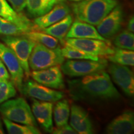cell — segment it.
Wrapping results in <instances>:
<instances>
[{"label": "cell", "mask_w": 134, "mask_h": 134, "mask_svg": "<svg viewBox=\"0 0 134 134\" xmlns=\"http://www.w3.org/2000/svg\"><path fill=\"white\" fill-rule=\"evenodd\" d=\"M68 86L70 96L76 100H116L120 98L109 75L104 70L68 80Z\"/></svg>", "instance_id": "obj_1"}, {"label": "cell", "mask_w": 134, "mask_h": 134, "mask_svg": "<svg viewBox=\"0 0 134 134\" xmlns=\"http://www.w3.org/2000/svg\"><path fill=\"white\" fill-rule=\"evenodd\" d=\"M118 4L116 0H82L72 4L78 21L97 26Z\"/></svg>", "instance_id": "obj_2"}, {"label": "cell", "mask_w": 134, "mask_h": 134, "mask_svg": "<svg viewBox=\"0 0 134 134\" xmlns=\"http://www.w3.org/2000/svg\"><path fill=\"white\" fill-rule=\"evenodd\" d=\"M0 104V113L4 118L21 124L37 126L31 109L24 98L8 99Z\"/></svg>", "instance_id": "obj_3"}, {"label": "cell", "mask_w": 134, "mask_h": 134, "mask_svg": "<svg viewBox=\"0 0 134 134\" xmlns=\"http://www.w3.org/2000/svg\"><path fill=\"white\" fill-rule=\"evenodd\" d=\"M64 61L65 58L60 47L50 48L36 43L30 55L29 65L30 69L32 70H44L62 65Z\"/></svg>", "instance_id": "obj_4"}, {"label": "cell", "mask_w": 134, "mask_h": 134, "mask_svg": "<svg viewBox=\"0 0 134 134\" xmlns=\"http://www.w3.org/2000/svg\"><path fill=\"white\" fill-rule=\"evenodd\" d=\"M1 40L12 50L24 70V75L29 78L31 75L29 59L36 42L24 36H4Z\"/></svg>", "instance_id": "obj_5"}, {"label": "cell", "mask_w": 134, "mask_h": 134, "mask_svg": "<svg viewBox=\"0 0 134 134\" xmlns=\"http://www.w3.org/2000/svg\"><path fill=\"white\" fill-rule=\"evenodd\" d=\"M108 60L99 58L91 60H68L62 64V71L70 77H82L95 72L104 70L108 66Z\"/></svg>", "instance_id": "obj_6"}, {"label": "cell", "mask_w": 134, "mask_h": 134, "mask_svg": "<svg viewBox=\"0 0 134 134\" xmlns=\"http://www.w3.org/2000/svg\"><path fill=\"white\" fill-rule=\"evenodd\" d=\"M64 42L66 46L98 57H105L113 54L114 52V48L112 47L110 41L94 38H66Z\"/></svg>", "instance_id": "obj_7"}, {"label": "cell", "mask_w": 134, "mask_h": 134, "mask_svg": "<svg viewBox=\"0 0 134 134\" xmlns=\"http://www.w3.org/2000/svg\"><path fill=\"white\" fill-rule=\"evenodd\" d=\"M0 58L6 65L15 87L21 92L24 78V70L11 48L0 42Z\"/></svg>", "instance_id": "obj_8"}, {"label": "cell", "mask_w": 134, "mask_h": 134, "mask_svg": "<svg viewBox=\"0 0 134 134\" xmlns=\"http://www.w3.org/2000/svg\"><path fill=\"white\" fill-rule=\"evenodd\" d=\"M21 92L26 96L47 102L58 101L62 99L65 96L63 92L48 88L32 80H29L23 83Z\"/></svg>", "instance_id": "obj_9"}, {"label": "cell", "mask_w": 134, "mask_h": 134, "mask_svg": "<svg viewBox=\"0 0 134 134\" xmlns=\"http://www.w3.org/2000/svg\"><path fill=\"white\" fill-rule=\"evenodd\" d=\"M123 19V9L120 5L117 4L97 25V31L100 36L106 39L113 37L121 29Z\"/></svg>", "instance_id": "obj_10"}, {"label": "cell", "mask_w": 134, "mask_h": 134, "mask_svg": "<svg viewBox=\"0 0 134 134\" xmlns=\"http://www.w3.org/2000/svg\"><path fill=\"white\" fill-rule=\"evenodd\" d=\"M108 72L114 82L125 94L129 97L134 95V76L130 68L125 65L113 63L108 68Z\"/></svg>", "instance_id": "obj_11"}, {"label": "cell", "mask_w": 134, "mask_h": 134, "mask_svg": "<svg viewBox=\"0 0 134 134\" xmlns=\"http://www.w3.org/2000/svg\"><path fill=\"white\" fill-rule=\"evenodd\" d=\"M34 81L53 90H62L65 87L61 68L59 65L44 70H33L31 73Z\"/></svg>", "instance_id": "obj_12"}, {"label": "cell", "mask_w": 134, "mask_h": 134, "mask_svg": "<svg viewBox=\"0 0 134 134\" xmlns=\"http://www.w3.org/2000/svg\"><path fill=\"white\" fill-rule=\"evenodd\" d=\"M70 125L78 133L91 134L94 127L88 112L80 105L73 104L70 112Z\"/></svg>", "instance_id": "obj_13"}, {"label": "cell", "mask_w": 134, "mask_h": 134, "mask_svg": "<svg viewBox=\"0 0 134 134\" xmlns=\"http://www.w3.org/2000/svg\"><path fill=\"white\" fill-rule=\"evenodd\" d=\"M53 107L52 102L42 101L33 98L32 112L34 116L43 129L49 133H52L53 129Z\"/></svg>", "instance_id": "obj_14"}, {"label": "cell", "mask_w": 134, "mask_h": 134, "mask_svg": "<svg viewBox=\"0 0 134 134\" xmlns=\"http://www.w3.org/2000/svg\"><path fill=\"white\" fill-rule=\"evenodd\" d=\"M0 17L23 28L26 32L36 29L34 24L24 14L16 12L7 0H0Z\"/></svg>", "instance_id": "obj_15"}, {"label": "cell", "mask_w": 134, "mask_h": 134, "mask_svg": "<svg viewBox=\"0 0 134 134\" xmlns=\"http://www.w3.org/2000/svg\"><path fill=\"white\" fill-rule=\"evenodd\" d=\"M70 13V8L66 3H60L45 14L36 18L34 24L38 29H44L62 19Z\"/></svg>", "instance_id": "obj_16"}, {"label": "cell", "mask_w": 134, "mask_h": 134, "mask_svg": "<svg viewBox=\"0 0 134 134\" xmlns=\"http://www.w3.org/2000/svg\"><path fill=\"white\" fill-rule=\"evenodd\" d=\"M134 129V114L127 110L113 119L106 127L107 133L130 134Z\"/></svg>", "instance_id": "obj_17"}, {"label": "cell", "mask_w": 134, "mask_h": 134, "mask_svg": "<svg viewBox=\"0 0 134 134\" xmlns=\"http://www.w3.org/2000/svg\"><path fill=\"white\" fill-rule=\"evenodd\" d=\"M66 37L67 38H94L106 42L109 41L100 36L93 25L77 19L72 23Z\"/></svg>", "instance_id": "obj_18"}, {"label": "cell", "mask_w": 134, "mask_h": 134, "mask_svg": "<svg viewBox=\"0 0 134 134\" xmlns=\"http://www.w3.org/2000/svg\"><path fill=\"white\" fill-rule=\"evenodd\" d=\"M65 2V0H27L26 7L31 16L37 18L45 14L56 4Z\"/></svg>", "instance_id": "obj_19"}, {"label": "cell", "mask_w": 134, "mask_h": 134, "mask_svg": "<svg viewBox=\"0 0 134 134\" xmlns=\"http://www.w3.org/2000/svg\"><path fill=\"white\" fill-rule=\"evenodd\" d=\"M73 23V18L70 14L64 18L48 27L42 29L43 32L54 37L62 42H63L67 33Z\"/></svg>", "instance_id": "obj_20"}, {"label": "cell", "mask_w": 134, "mask_h": 134, "mask_svg": "<svg viewBox=\"0 0 134 134\" xmlns=\"http://www.w3.org/2000/svg\"><path fill=\"white\" fill-rule=\"evenodd\" d=\"M105 59L114 63H117L125 66H133L134 52L133 50L122 48H114L113 54L105 56Z\"/></svg>", "instance_id": "obj_21"}, {"label": "cell", "mask_w": 134, "mask_h": 134, "mask_svg": "<svg viewBox=\"0 0 134 134\" xmlns=\"http://www.w3.org/2000/svg\"><path fill=\"white\" fill-rule=\"evenodd\" d=\"M70 113L68 100L67 99L58 100L53 110V117L57 127L62 126L68 124Z\"/></svg>", "instance_id": "obj_22"}, {"label": "cell", "mask_w": 134, "mask_h": 134, "mask_svg": "<svg viewBox=\"0 0 134 134\" xmlns=\"http://www.w3.org/2000/svg\"><path fill=\"white\" fill-rule=\"evenodd\" d=\"M23 36L34 41L35 42L41 43L43 46L50 48L57 47L58 45V40L57 38L43 32H40L32 31L25 33Z\"/></svg>", "instance_id": "obj_23"}, {"label": "cell", "mask_w": 134, "mask_h": 134, "mask_svg": "<svg viewBox=\"0 0 134 134\" xmlns=\"http://www.w3.org/2000/svg\"><path fill=\"white\" fill-rule=\"evenodd\" d=\"M3 123L9 134H40L41 131L36 127L19 124L3 117Z\"/></svg>", "instance_id": "obj_24"}, {"label": "cell", "mask_w": 134, "mask_h": 134, "mask_svg": "<svg viewBox=\"0 0 134 134\" xmlns=\"http://www.w3.org/2000/svg\"><path fill=\"white\" fill-rule=\"evenodd\" d=\"M61 50L63 57L69 60H91L97 61L100 58L98 56L89 54L82 50L71 47L66 45H65L63 48H61Z\"/></svg>", "instance_id": "obj_25"}, {"label": "cell", "mask_w": 134, "mask_h": 134, "mask_svg": "<svg viewBox=\"0 0 134 134\" xmlns=\"http://www.w3.org/2000/svg\"><path fill=\"white\" fill-rule=\"evenodd\" d=\"M117 48L129 50H134V35L128 30H124L119 34L114 40Z\"/></svg>", "instance_id": "obj_26"}, {"label": "cell", "mask_w": 134, "mask_h": 134, "mask_svg": "<svg viewBox=\"0 0 134 134\" xmlns=\"http://www.w3.org/2000/svg\"><path fill=\"white\" fill-rule=\"evenodd\" d=\"M16 95V87L9 80L0 81V104Z\"/></svg>", "instance_id": "obj_27"}, {"label": "cell", "mask_w": 134, "mask_h": 134, "mask_svg": "<svg viewBox=\"0 0 134 134\" xmlns=\"http://www.w3.org/2000/svg\"><path fill=\"white\" fill-rule=\"evenodd\" d=\"M26 31L19 26L4 20L0 26V35L3 36H23Z\"/></svg>", "instance_id": "obj_28"}, {"label": "cell", "mask_w": 134, "mask_h": 134, "mask_svg": "<svg viewBox=\"0 0 134 134\" xmlns=\"http://www.w3.org/2000/svg\"><path fill=\"white\" fill-rule=\"evenodd\" d=\"M52 133L53 134H76L78 133L72 128L70 125L68 124L62 126L57 127V128L53 127Z\"/></svg>", "instance_id": "obj_29"}, {"label": "cell", "mask_w": 134, "mask_h": 134, "mask_svg": "<svg viewBox=\"0 0 134 134\" xmlns=\"http://www.w3.org/2000/svg\"><path fill=\"white\" fill-rule=\"evenodd\" d=\"M15 11L21 13L26 8L27 0H8Z\"/></svg>", "instance_id": "obj_30"}, {"label": "cell", "mask_w": 134, "mask_h": 134, "mask_svg": "<svg viewBox=\"0 0 134 134\" xmlns=\"http://www.w3.org/2000/svg\"><path fill=\"white\" fill-rule=\"evenodd\" d=\"M10 75L4 63L0 65V81L9 80Z\"/></svg>", "instance_id": "obj_31"}, {"label": "cell", "mask_w": 134, "mask_h": 134, "mask_svg": "<svg viewBox=\"0 0 134 134\" xmlns=\"http://www.w3.org/2000/svg\"><path fill=\"white\" fill-rule=\"evenodd\" d=\"M127 29L132 32H134V18L132 16L129 21L128 24H127Z\"/></svg>", "instance_id": "obj_32"}, {"label": "cell", "mask_w": 134, "mask_h": 134, "mask_svg": "<svg viewBox=\"0 0 134 134\" xmlns=\"http://www.w3.org/2000/svg\"><path fill=\"white\" fill-rule=\"evenodd\" d=\"M3 133H4V129H3L2 121H1V119H0V134H3Z\"/></svg>", "instance_id": "obj_33"}, {"label": "cell", "mask_w": 134, "mask_h": 134, "mask_svg": "<svg viewBox=\"0 0 134 134\" xmlns=\"http://www.w3.org/2000/svg\"><path fill=\"white\" fill-rule=\"evenodd\" d=\"M4 20H5L4 19H3V18H1V17H0V26H1V24H2L3 22H4Z\"/></svg>", "instance_id": "obj_34"}, {"label": "cell", "mask_w": 134, "mask_h": 134, "mask_svg": "<svg viewBox=\"0 0 134 134\" xmlns=\"http://www.w3.org/2000/svg\"><path fill=\"white\" fill-rule=\"evenodd\" d=\"M70 1H72V2H74V3H76V2H79V1H81L82 0H68Z\"/></svg>", "instance_id": "obj_35"}, {"label": "cell", "mask_w": 134, "mask_h": 134, "mask_svg": "<svg viewBox=\"0 0 134 134\" xmlns=\"http://www.w3.org/2000/svg\"><path fill=\"white\" fill-rule=\"evenodd\" d=\"M2 63H3V62H2V60H1V58H0V65H1V64H2Z\"/></svg>", "instance_id": "obj_36"}]
</instances>
